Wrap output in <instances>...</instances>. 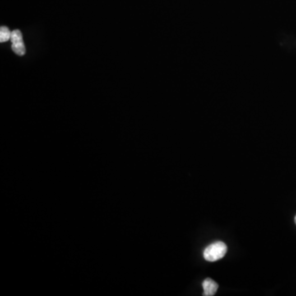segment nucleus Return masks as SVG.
Returning <instances> with one entry per match:
<instances>
[{
    "label": "nucleus",
    "instance_id": "f257e3e1",
    "mask_svg": "<svg viewBox=\"0 0 296 296\" xmlns=\"http://www.w3.org/2000/svg\"><path fill=\"white\" fill-rule=\"evenodd\" d=\"M226 252V244L222 241H218V242L212 244L205 248L204 252V257L206 261L216 262L224 258Z\"/></svg>",
    "mask_w": 296,
    "mask_h": 296
},
{
    "label": "nucleus",
    "instance_id": "f03ea898",
    "mask_svg": "<svg viewBox=\"0 0 296 296\" xmlns=\"http://www.w3.org/2000/svg\"><path fill=\"white\" fill-rule=\"evenodd\" d=\"M12 50L18 56H22L26 54V47L24 44L22 34L19 30H14L11 36Z\"/></svg>",
    "mask_w": 296,
    "mask_h": 296
},
{
    "label": "nucleus",
    "instance_id": "7ed1b4c3",
    "mask_svg": "<svg viewBox=\"0 0 296 296\" xmlns=\"http://www.w3.org/2000/svg\"><path fill=\"white\" fill-rule=\"evenodd\" d=\"M202 288H204V296H215L218 292V284L210 278H206L202 282Z\"/></svg>",
    "mask_w": 296,
    "mask_h": 296
},
{
    "label": "nucleus",
    "instance_id": "20e7f679",
    "mask_svg": "<svg viewBox=\"0 0 296 296\" xmlns=\"http://www.w3.org/2000/svg\"><path fill=\"white\" fill-rule=\"evenodd\" d=\"M12 32H10V29L7 26H1L0 29V42H8L11 40Z\"/></svg>",
    "mask_w": 296,
    "mask_h": 296
},
{
    "label": "nucleus",
    "instance_id": "39448f33",
    "mask_svg": "<svg viewBox=\"0 0 296 296\" xmlns=\"http://www.w3.org/2000/svg\"><path fill=\"white\" fill-rule=\"evenodd\" d=\"M294 222H296V218H294Z\"/></svg>",
    "mask_w": 296,
    "mask_h": 296
}]
</instances>
